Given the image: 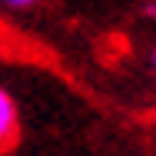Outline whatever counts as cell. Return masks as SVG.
I'll use <instances>...</instances> for the list:
<instances>
[{
    "instance_id": "1",
    "label": "cell",
    "mask_w": 156,
    "mask_h": 156,
    "mask_svg": "<svg viewBox=\"0 0 156 156\" xmlns=\"http://www.w3.org/2000/svg\"><path fill=\"white\" fill-rule=\"evenodd\" d=\"M17 143V103L0 87V153Z\"/></svg>"
},
{
    "instance_id": "2",
    "label": "cell",
    "mask_w": 156,
    "mask_h": 156,
    "mask_svg": "<svg viewBox=\"0 0 156 156\" xmlns=\"http://www.w3.org/2000/svg\"><path fill=\"white\" fill-rule=\"evenodd\" d=\"M3 3H10V7H30L33 0H3Z\"/></svg>"
},
{
    "instance_id": "3",
    "label": "cell",
    "mask_w": 156,
    "mask_h": 156,
    "mask_svg": "<svg viewBox=\"0 0 156 156\" xmlns=\"http://www.w3.org/2000/svg\"><path fill=\"white\" fill-rule=\"evenodd\" d=\"M153 66H156V50H153Z\"/></svg>"
}]
</instances>
